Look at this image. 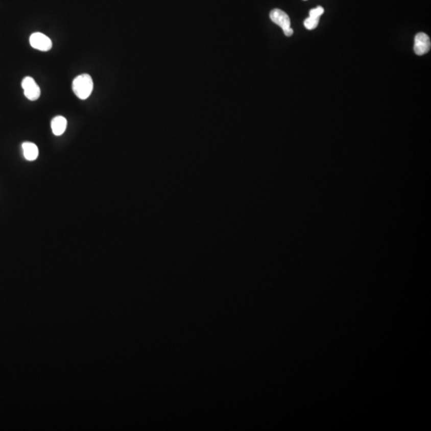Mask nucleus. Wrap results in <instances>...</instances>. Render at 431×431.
Instances as JSON below:
<instances>
[{
    "label": "nucleus",
    "mask_w": 431,
    "mask_h": 431,
    "mask_svg": "<svg viewBox=\"0 0 431 431\" xmlns=\"http://www.w3.org/2000/svg\"><path fill=\"white\" fill-rule=\"evenodd\" d=\"M72 89L79 99L82 100L87 99L93 90V82L91 76L88 74L79 75L74 79Z\"/></svg>",
    "instance_id": "nucleus-1"
},
{
    "label": "nucleus",
    "mask_w": 431,
    "mask_h": 431,
    "mask_svg": "<svg viewBox=\"0 0 431 431\" xmlns=\"http://www.w3.org/2000/svg\"><path fill=\"white\" fill-rule=\"evenodd\" d=\"M30 43L32 47L41 52H48L52 47V42L49 37L40 32H35L31 35Z\"/></svg>",
    "instance_id": "nucleus-2"
},
{
    "label": "nucleus",
    "mask_w": 431,
    "mask_h": 431,
    "mask_svg": "<svg viewBox=\"0 0 431 431\" xmlns=\"http://www.w3.org/2000/svg\"><path fill=\"white\" fill-rule=\"evenodd\" d=\"M22 87L24 90V94L29 100L35 101L40 97V88L33 78H24L22 82Z\"/></svg>",
    "instance_id": "nucleus-3"
},
{
    "label": "nucleus",
    "mask_w": 431,
    "mask_h": 431,
    "mask_svg": "<svg viewBox=\"0 0 431 431\" xmlns=\"http://www.w3.org/2000/svg\"><path fill=\"white\" fill-rule=\"evenodd\" d=\"M431 47L430 39L426 34L418 33L415 35L414 52L418 56L426 55L429 52Z\"/></svg>",
    "instance_id": "nucleus-4"
},
{
    "label": "nucleus",
    "mask_w": 431,
    "mask_h": 431,
    "mask_svg": "<svg viewBox=\"0 0 431 431\" xmlns=\"http://www.w3.org/2000/svg\"><path fill=\"white\" fill-rule=\"evenodd\" d=\"M270 18L272 22L280 27L283 31L291 28L290 18L287 13L280 9H273L270 12Z\"/></svg>",
    "instance_id": "nucleus-5"
},
{
    "label": "nucleus",
    "mask_w": 431,
    "mask_h": 431,
    "mask_svg": "<svg viewBox=\"0 0 431 431\" xmlns=\"http://www.w3.org/2000/svg\"><path fill=\"white\" fill-rule=\"evenodd\" d=\"M67 126V121L62 116H57L52 122V129L53 134L56 136L63 134Z\"/></svg>",
    "instance_id": "nucleus-6"
},
{
    "label": "nucleus",
    "mask_w": 431,
    "mask_h": 431,
    "mask_svg": "<svg viewBox=\"0 0 431 431\" xmlns=\"http://www.w3.org/2000/svg\"><path fill=\"white\" fill-rule=\"evenodd\" d=\"M24 157L28 161H35L39 156V149L32 142H24L22 145Z\"/></svg>",
    "instance_id": "nucleus-7"
},
{
    "label": "nucleus",
    "mask_w": 431,
    "mask_h": 431,
    "mask_svg": "<svg viewBox=\"0 0 431 431\" xmlns=\"http://www.w3.org/2000/svg\"><path fill=\"white\" fill-rule=\"evenodd\" d=\"M319 22H320V18H314V17L309 16L308 18H306L304 20V27L307 30H313L317 28Z\"/></svg>",
    "instance_id": "nucleus-8"
},
{
    "label": "nucleus",
    "mask_w": 431,
    "mask_h": 431,
    "mask_svg": "<svg viewBox=\"0 0 431 431\" xmlns=\"http://www.w3.org/2000/svg\"><path fill=\"white\" fill-rule=\"evenodd\" d=\"M323 12H324V9L322 7H320V6H319L317 8L310 10V12H309V16L314 17V18H320L323 15Z\"/></svg>",
    "instance_id": "nucleus-9"
},
{
    "label": "nucleus",
    "mask_w": 431,
    "mask_h": 431,
    "mask_svg": "<svg viewBox=\"0 0 431 431\" xmlns=\"http://www.w3.org/2000/svg\"><path fill=\"white\" fill-rule=\"evenodd\" d=\"M293 32H294V31H293V30L292 29V28H289V29L286 30V31H283V33H284V35L288 37L292 36V35H293Z\"/></svg>",
    "instance_id": "nucleus-10"
}]
</instances>
